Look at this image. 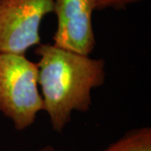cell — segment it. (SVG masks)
Wrapping results in <instances>:
<instances>
[{
    "instance_id": "obj_1",
    "label": "cell",
    "mask_w": 151,
    "mask_h": 151,
    "mask_svg": "<svg viewBox=\"0 0 151 151\" xmlns=\"http://www.w3.org/2000/svg\"><path fill=\"white\" fill-rule=\"evenodd\" d=\"M35 54L39 57L38 84L42 92L44 111L53 131L62 133L73 111H89L92 89L105 81V61L50 43L40 44Z\"/></svg>"
},
{
    "instance_id": "obj_2",
    "label": "cell",
    "mask_w": 151,
    "mask_h": 151,
    "mask_svg": "<svg viewBox=\"0 0 151 151\" xmlns=\"http://www.w3.org/2000/svg\"><path fill=\"white\" fill-rule=\"evenodd\" d=\"M38 72L37 62L25 55L0 52V113L17 131L32 126L38 113L44 111Z\"/></svg>"
},
{
    "instance_id": "obj_3",
    "label": "cell",
    "mask_w": 151,
    "mask_h": 151,
    "mask_svg": "<svg viewBox=\"0 0 151 151\" xmlns=\"http://www.w3.org/2000/svg\"><path fill=\"white\" fill-rule=\"evenodd\" d=\"M55 0H0V52L25 55L40 43V26Z\"/></svg>"
},
{
    "instance_id": "obj_4",
    "label": "cell",
    "mask_w": 151,
    "mask_h": 151,
    "mask_svg": "<svg viewBox=\"0 0 151 151\" xmlns=\"http://www.w3.org/2000/svg\"><path fill=\"white\" fill-rule=\"evenodd\" d=\"M94 0H55L57 28L53 35L56 47L89 55L96 46L92 27Z\"/></svg>"
},
{
    "instance_id": "obj_5",
    "label": "cell",
    "mask_w": 151,
    "mask_h": 151,
    "mask_svg": "<svg viewBox=\"0 0 151 151\" xmlns=\"http://www.w3.org/2000/svg\"><path fill=\"white\" fill-rule=\"evenodd\" d=\"M101 151H151V129L145 126L128 131Z\"/></svg>"
},
{
    "instance_id": "obj_6",
    "label": "cell",
    "mask_w": 151,
    "mask_h": 151,
    "mask_svg": "<svg viewBox=\"0 0 151 151\" xmlns=\"http://www.w3.org/2000/svg\"><path fill=\"white\" fill-rule=\"evenodd\" d=\"M142 0H94L96 10H103L108 8L114 9H124L127 6Z\"/></svg>"
},
{
    "instance_id": "obj_7",
    "label": "cell",
    "mask_w": 151,
    "mask_h": 151,
    "mask_svg": "<svg viewBox=\"0 0 151 151\" xmlns=\"http://www.w3.org/2000/svg\"><path fill=\"white\" fill-rule=\"evenodd\" d=\"M36 151H65V150H57L56 149H55L53 146L51 145H45L42 147L41 149L38 150Z\"/></svg>"
}]
</instances>
